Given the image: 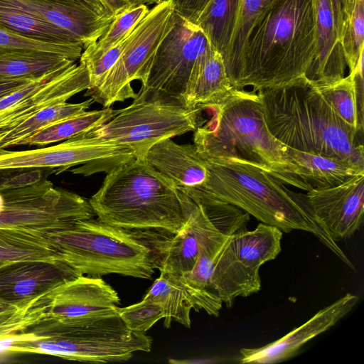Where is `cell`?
Listing matches in <instances>:
<instances>
[{"instance_id": "obj_14", "label": "cell", "mask_w": 364, "mask_h": 364, "mask_svg": "<svg viewBox=\"0 0 364 364\" xmlns=\"http://www.w3.org/2000/svg\"><path fill=\"white\" fill-rule=\"evenodd\" d=\"M88 87L85 67L75 63L31 82L0 100V135L43 109L67 102Z\"/></svg>"}, {"instance_id": "obj_24", "label": "cell", "mask_w": 364, "mask_h": 364, "mask_svg": "<svg viewBox=\"0 0 364 364\" xmlns=\"http://www.w3.org/2000/svg\"><path fill=\"white\" fill-rule=\"evenodd\" d=\"M313 86L326 99L344 122L358 133L363 132V54L348 76L333 83Z\"/></svg>"}, {"instance_id": "obj_46", "label": "cell", "mask_w": 364, "mask_h": 364, "mask_svg": "<svg viewBox=\"0 0 364 364\" xmlns=\"http://www.w3.org/2000/svg\"><path fill=\"white\" fill-rule=\"evenodd\" d=\"M23 169H9V170H1L0 171V186L4 183L8 178L21 171Z\"/></svg>"}, {"instance_id": "obj_5", "label": "cell", "mask_w": 364, "mask_h": 364, "mask_svg": "<svg viewBox=\"0 0 364 364\" xmlns=\"http://www.w3.org/2000/svg\"><path fill=\"white\" fill-rule=\"evenodd\" d=\"M89 203L107 224L167 235L183 227L194 205L171 179L136 159L107 173Z\"/></svg>"}, {"instance_id": "obj_2", "label": "cell", "mask_w": 364, "mask_h": 364, "mask_svg": "<svg viewBox=\"0 0 364 364\" xmlns=\"http://www.w3.org/2000/svg\"><path fill=\"white\" fill-rule=\"evenodd\" d=\"M314 55L313 0H275L252 28L228 78L236 90L285 85L306 78Z\"/></svg>"}, {"instance_id": "obj_3", "label": "cell", "mask_w": 364, "mask_h": 364, "mask_svg": "<svg viewBox=\"0 0 364 364\" xmlns=\"http://www.w3.org/2000/svg\"><path fill=\"white\" fill-rule=\"evenodd\" d=\"M208 179L200 186L181 191L193 202L231 204L282 232H310L350 268L353 265L316 219L306 198L279 179L253 166L207 161Z\"/></svg>"}, {"instance_id": "obj_43", "label": "cell", "mask_w": 364, "mask_h": 364, "mask_svg": "<svg viewBox=\"0 0 364 364\" xmlns=\"http://www.w3.org/2000/svg\"><path fill=\"white\" fill-rule=\"evenodd\" d=\"M338 38L340 41L343 16L349 0H330Z\"/></svg>"}, {"instance_id": "obj_33", "label": "cell", "mask_w": 364, "mask_h": 364, "mask_svg": "<svg viewBox=\"0 0 364 364\" xmlns=\"http://www.w3.org/2000/svg\"><path fill=\"white\" fill-rule=\"evenodd\" d=\"M275 0H239L234 32L229 46L223 55L228 75L236 65L252 28Z\"/></svg>"}, {"instance_id": "obj_47", "label": "cell", "mask_w": 364, "mask_h": 364, "mask_svg": "<svg viewBox=\"0 0 364 364\" xmlns=\"http://www.w3.org/2000/svg\"><path fill=\"white\" fill-rule=\"evenodd\" d=\"M164 1L166 0H126L129 6H135L139 4H145L148 6L149 4H157Z\"/></svg>"}, {"instance_id": "obj_30", "label": "cell", "mask_w": 364, "mask_h": 364, "mask_svg": "<svg viewBox=\"0 0 364 364\" xmlns=\"http://www.w3.org/2000/svg\"><path fill=\"white\" fill-rule=\"evenodd\" d=\"M238 6L239 0H211L196 23L222 57L234 32Z\"/></svg>"}, {"instance_id": "obj_16", "label": "cell", "mask_w": 364, "mask_h": 364, "mask_svg": "<svg viewBox=\"0 0 364 364\" xmlns=\"http://www.w3.org/2000/svg\"><path fill=\"white\" fill-rule=\"evenodd\" d=\"M306 198L316 219L336 242L350 237L363 223L364 174L329 188H313Z\"/></svg>"}, {"instance_id": "obj_35", "label": "cell", "mask_w": 364, "mask_h": 364, "mask_svg": "<svg viewBox=\"0 0 364 364\" xmlns=\"http://www.w3.org/2000/svg\"><path fill=\"white\" fill-rule=\"evenodd\" d=\"M340 42L350 72L364 53V0H349L343 16Z\"/></svg>"}, {"instance_id": "obj_42", "label": "cell", "mask_w": 364, "mask_h": 364, "mask_svg": "<svg viewBox=\"0 0 364 364\" xmlns=\"http://www.w3.org/2000/svg\"><path fill=\"white\" fill-rule=\"evenodd\" d=\"M36 80L16 79L0 80V100L15 92Z\"/></svg>"}, {"instance_id": "obj_18", "label": "cell", "mask_w": 364, "mask_h": 364, "mask_svg": "<svg viewBox=\"0 0 364 364\" xmlns=\"http://www.w3.org/2000/svg\"><path fill=\"white\" fill-rule=\"evenodd\" d=\"M82 275L63 260H26L0 267V299L23 305L54 287Z\"/></svg>"}, {"instance_id": "obj_20", "label": "cell", "mask_w": 364, "mask_h": 364, "mask_svg": "<svg viewBox=\"0 0 364 364\" xmlns=\"http://www.w3.org/2000/svg\"><path fill=\"white\" fill-rule=\"evenodd\" d=\"M315 55L306 78L313 85L330 84L345 77L347 68L336 30L330 0H313Z\"/></svg>"}, {"instance_id": "obj_11", "label": "cell", "mask_w": 364, "mask_h": 364, "mask_svg": "<svg viewBox=\"0 0 364 364\" xmlns=\"http://www.w3.org/2000/svg\"><path fill=\"white\" fill-rule=\"evenodd\" d=\"M4 200L0 228L54 232L95 214L89 200L43 178L24 188L0 191Z\"/></svg>"}, {"instance_id": "obj_12", "label": "cell", "mask_w": 364, "mask_h": 364, "mask_svg": "<svg viewBox=\"0 0 364 364\" xmlns=\"http://www.w3.org/2000/svg\"><path fill=\"white\" fill-rule=\"evenodd\" d=\"M209 42L196 24L175 12V22L160 43L147 82L133 102L161 100L182 104L187 82Z\"/></svg>"}, {"instance_id": "obj_37", "label": "cell", "mask_w": 364, "mask_h": 364, "mask_svg": "<svg viewBox=\"0 0 364 364\" xmlns=\"http://www.w3.org/2000/svg\"><path fill=\"white\" fill-rule=\"evenodd\" d=\"M117 312L129 330L140 333L146 332L155 323L164 317L161 306L154 301L146 299L129 306L119 307Z\"/></svg>"}, {"instance_id": "obj_44", "label": "cell", "mask_w": 364, "mask_h": 364, "mask_svg": "<svg viewBox=\"0 0 364 364\" xmlns=\"http://www.w3.org/2000/svg\"><path fill=\"white\" fill-rule=\"evenodd\" d=\"M108 9L114 14L129 6L126 0H102Z\"/></svg>"}, {"instance_id": "obj_25", "label": "cell", "mask_w": 364, "mask_h": 364, "mask_svg": "<svg viewBox=\"0 0 364 364\" xmlns=\"http://www.w3.org/2000/svg\"><path fill=\"white\" fill-rule=\"evenodd\" d=\"M144 299L159 303L164 313V325L171 326L172 321H177L185 327L190 328L191 310L196 311L205 309L199 295L182 283L179 279L161 273L153 283Z\"/></svg>"}, {"instance_id": "obj_29", "label": "cell", "mask_w": 364, "mask_h": 364, "mask_svg": "<svg viewBox=\"0 0 364 364\" xmlns=\"http://www.w3.org/2000/svg\"><path fill=\"white\" fill-rule=\"evenodd\" d=\"M92 98L79 103L65 102L43 109L23 123L0 135V149L21 145L38 131L60 121L81 114L94 102Z\"/></svg>"}, {"instance_id": "obj_49", "label": "cell", "mask_w": 364, "mask_h": 364, "mask_svg": "<svg viewBox=\"0 0 364 364\" xmlns=\"http://www.w3.org/2000/svg\"><path fill=\"white\" fill-rule=\"evenodd\" d=\"M6 264V263L0 262V267L4 265V264Z\"/></svg>"}, {"instance_id": "obj_6", "label": "cell", "mask_w": 364, "mask_h": 364, "mask_svg": "<svg viewBox=\"0 0 364 364\" xmlns=\"http://www.w3.org/2000/svg\"><path fill=\"white\" fill-rule=\"evenodd\" d=\"M153 232H156L127 230L93 218L49 236L58 246L60 259L82 275L117 274L149 279L158 267L156 246L162 236Z\"/></svg>"}, {"instance_id": "obj_22", "label": "cell", "mask_w": 364, "mask_h": 364, "mask_svg": "<svg viewBox=\"0 0 364 364\" xmlns=\"http://www.w3.org/2000/svg\"><path fill=\"white\" fill-rule=\"evenodd\" d=\"M16 1L43 21L73 34L85 48L99 39L115 16L100 15L86 8L47 0Z\"/></svg>"}, {"instance_id": "obj_31", "label": "cell", "mask_w": 364, "mask_h": 364, "mask_svg": "<svg viewBox=\"0 0 364 364\" xmlns=\"http://www.w3.org/2000/svg\"><path fill=\"white\" fill-rule=\"evenodd\" d=\"M75 63L60 55L14 54L0 56V80H38Z\"/></svg>"}, {"instance_id": "obj_19", "label": "cell", "mask_w": 364, "mask_h": 364, "mask_svg": "<svg viewBox=\"0 0 364 364\" xmlns=\"http://www.w3.org/2000/svg\"><path fill=\"white\" fill-rule=\"evenodd\" d=\"M359 297L346 294L318 311L301 326L265 346L242 348L241 363H276L293 357L308 341L333 326L356 305Z\"/></svg>"}, {"instance_id": "obj_4", "label": "cell", "mask_w": 364, "mask_h": 364, "mask_svg": "<svg viewBox=\"0 0 364 364\" xmlns=\"http://www.w3.org/2000/svg\"><path fill=\"white\" fill-rule=\"evenodd\" d=\"M257 92L269 131L285 146L335 157L364 172L358 133L338 116L307 78Z\"/></svg>"}, {"instance_id": "obj_10", "label": "cell", "mask_w": 364, "mask_h": 364, "mask_svg": "<svg viewBox=\"0 0 364 364\" xmlns=\"http://www.w3.org/2000/svg\"><path fill=\"white\" fill-rule=\"evenodd\" d=\"M175 22L171 0L155 4L126 37L122 53L102 86L90 97L104 107L134 100L131 82H147L158 47Z\"/></svg>"}, {"instance_id": "obj_17", "label": "cell", "mask_w": 364, "mask_h": 364, "mask_svg": "<svg viewBox=\"0 0 364 364\" xmlns=\"http://www.w3.org/2000/svg\"><path fill=\"white\" fill-rule=\"evenodd\" d=\"M225 203L203 207L194 202L188 220L176 234L163 235L157 244L160 273L180 278L191 272L196 262L200 244L221 215Z\"/></svg>"}, {"instance_id": "obj_28", "label": "cell", "mask_w": 364, "mask_h": 364, "mask_svg": "<svg viewBox=\"0 0 364 364\" xmlns=\"http://www.w3.org/2000/svg\"><path fill=\"white\" fill-rule=\"evenodd\" d=\"M292 160L304 171L306 182L313 188H329L340 185L350 178L364 174L350 164L339 159L306 153L287 147Z\"/></svg>"}, {"instance_id": "obj_41", "label": "cell", "mask_w": 364, "mask_h": 364, "mask_svg": "<svg viewBox=\"0 0 364 364\" xmlns=\"http://www.w3.org/2000/svg\"><path fill=\"white\" fill-rule=\"evenodd\" d=\"M74 6L90 9L97 14H114L106 6L102 0H47Z\"/></svg>"}, {"instance_id": "obj_36", "label": "cell", "mask_w": 364, "mask_h": 364, "mask_svg": "<svg viewBox=\"0 0 364 364\" xmlns=\"http://www.w3.org/2000/svg\"><path fill=\"white\" fill-rule=\"evenodd\" d=\"M149 9L145 4L129 6L114 16L105 32L94 43L85 48L82 54L90 55L102 53L125 38L138 23L147 14Z\"/></svg>"}, {"instance_id": "obj_38", "label": "cell", "mask_w": 364, "mask_h": 364, "mask_svg": "<svg viewBox=\"0 0 364 364\" xmlns=\"http://www.w3.org/2000/svg\"><path fill=\"white\" fill-rule=\"evenodd\" d=\"M36 299L14 311L0 315V338L23 332L42 321L43 308Z\"/></svg>"}, {"instance_id": "obj_13", "label": "cell", "mask_w": 364, "mask_h": 364, "mask_svg": "<svg viewBox=\"0 0 364 364\" xmlns=\"http://www.w3.org/2000/svg\"><path fill=\"white\" fill-rule=\"evenodd\" d=\"M135 159L133 152L122 146L89 141L79 134L57 145L25 151L0 149V171L53 168L60 173L69 168L74 174L88 176L106 173Z\"/></svg>"}, {"instance_id": "obj_48", "label": "cell", "mask_w": 364, "mask_h": 364, "mask_svg": "<svg viewBox=\"0 0 364 364\" xmlns=\"http://www.w3.org/2000/svg\"><path fill=\"white\" fill-rule=\"evenodd\" d=\"M4 198L0 192V213L2 211V210L4 208Z\"/></svg>"}, {"instance_id": "obj_45", "label": "cell", "mask_w": 364, "mask_h": 364, "mask_svg": "<svg viewBox=\"0 0 364 364\" xmlns=\"http://www.w3.org/2000/svg\"><path fill=\"white\" fill-rule=\"evenodd\" d=\"M21 306L22 305L11 304L0 299V315L14 311Z\"/></svg>"}, {"instance_id": "obj_32", "label": "cell", "mask_w": 364, "mask_h": 364, "mask_svg": "<svg viewBox=\"0 0 364 364\" xmlns=\"http://www.w3.org/2000/svg\"><path fill=\"white\" fill-rule=\"evenodd\" d=\"M117 112L110 107L85 112L50 124L25 139L21 145L46 146L89 132L109 120Z\"/></svg>"}, {"instance_id": "obj_34", "label": "cell", "mask_w": 364, "mask_h": 364, "mask_svg": "<svg viewBox=\"0 0 364 364\" xmlns=\"http://www.w3.org/2000/svg\"><path fill=\"white\" fill-rule=\"evenodd\" d=\"M84 48L80 45L38 41L13 32L0 25V56L14 54L60 55L73 60L80 59Z\"/></svg>"}, {"instance_id": "obj_15", "label": "cell", "mask_w": 364, "mask_h": 364, "mask_svg": "<svg viewBox=\"0 0 364 364\" xmlns=\"http://www.w3.org/2000/svg\"><path fill=\"white\" fill-rule=\"evenodd\" d=\"M43 308L42 322L63 323L118 311L117 292L99 277L81 275L36 298Z\"/></svg>"}, {"instance_id": "obj_8", "label": "cell", "mask_w": 364, "mask_h": 364, "mask_svg": "<svg viewBox=\"0 0 364 364\" xmlns=\"http://www.w3.org/2000/svg\"><path fill=\"white\" fill-rule=\"evenodd\" d=\"M201 111L173 102H133L103 124L79 135L89 141L127 148L136 159L144 160L156 142L193 132Z\"/></svg>"}, {"instance_id": "obj_27", "label": "cell", "mask_w": 364, "mask_h": 364, "mask_svg": "<svg viewBox=\"0 0 364 364\" xmlns=\"http://www.w3.org/2000/svg\"><path fill=\"white\" fill-rule=\"evenodd\" d=\"M50 232L0 228V262L61 260Z\"/></svg>"}, {"instance_id": "obj_23", "label": "cell", "mask_w": 364, "mask_h": 364, "mask_svg": "<svg viewBox=\"0 0 364 364\" xmlns=\"http://www.w3.org/2000/svg\"><path fill=\"white\" fill-rule=\"evenodd\" d=\"M233 89L221 54L209 43L193 65L182 103L187 107L203 110L205 106L219 101Z\"/></svg>"}, {"instance_id": "obj_40", "label": "cell", "mask_w": 364, "mask_h": 364, "mask_svg": "<svg viewBox=\"0 0 364 364\" xmlns=\"http://www.w3.org/2000/svg\"><path fill=\"white\" fill-rule=\"evenodd\" d=\"M174 11L196 25V23L211 0H171Z\"/></svg>"}, {"instance_id": "obj_39", "label": "cell", "mask_w": 364, "mask_h": 364, "mask_svg": "<svg viewBox=\"0 0 364 364\" xmlns=\"http://www.w3.org/2000/svg\"><path fill=\"white\" fill-rule=\"evenodd\" d=\"M45 168L23 169L14 174L0 186V191L24 188L36 184L46 178Z\"/></svg>"}, {"instance_id": "obj_26", "label": "cell", "mask_w": 364, "mask_h": 364, "mask_svg": "<svg viewBox=\"0 0 364 364\" xmlns=\"http://www.w3.org/2000/svg\"><path fill=\"white\" fill-rule=\"evenodd\" d=\"M0 25L21 36L38 41L80 45L84 48L82 43L73 34L33 14L16 0H0Z\"/></svg>"}, {"instance_id": "obj_21", "label": "cell", "mask_w": 364, "mask_h": 364, "mask_svg": "<svg viewBox=\"0 0 364 364\" xmlns=\"http://www.w3.org/2000/svg\"><path fill=\"white\" fill-rule=\"evenodd\" d=\"M144 160L171 179L180 191L200 186L208 179L207 161L194 144H178L165 139L154 144Z\"/></svg>"}, {"instance_id": "obj_7", "label": "cell", "mask_w": 364, "mask_h": 364, "mask_svg": "<svg viewBox=\"0 0 364 364\" xmlns=\"http://www.w3.org/2000/svg\"><path fill=\"white\" fill-rule=\"evenodd\" d=\"M32 328L34 336L16 342L11 353L105 363L127 361L136 352H149L152 345L145 333L129 330L118 312L63 323L42 322Z\"/></svg>"}, {"instance_id": "obj_1", "label": "cell", "mask_w": 364, "mask_h": 364, "mask_svg": "<svg viewBox=\"0 0 364 364\" xmlns=\"http://www.w3.org/2000/svg\"><path fill=\"white\" fill-rule=\"evenodd\" d=\"M203 110L208 112L210 117L193 131V142L205 161L249 164L287 186L306 191L311 189L304 170L289 156L287 147L269 131L257 91L233 89Z\"/></svg>"}, {"instance_id": "obj_9", "label": "cell", "mask_w": 364, "mask_h": 364, "mask_svg": "<svg viewBox=\"0 0 364 364\" xmlns=\"http://www.w3.org/2000/svg\"><path fill=\"white\" fill-rule=\"evenodd\" d=\"M282 235L260 223L253 230L242 229L228 236L214 259L210 278L213 293L227 307L236 298L260 290L259 267L279 254Z\"/></svg>"}]
</instances>
